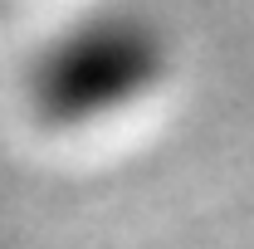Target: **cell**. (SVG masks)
<instances>
[{
	"label": "cell",
	"instance_id": "1",
	"mask_svg": "<svg viewBox=\"0 0 254 249\" xmlns=\"http://www.w3.org/2000/svg\"><path fill=\"white\" fill-rule=\"evenodd\" d=\"M166 34L137 10H93L68 20L34 54L25 93L39 123L98 127L152 98L166 78Z\"/></svg>",
	"mask_w": 254,
	"mask_h": 249
}]
</instances>
